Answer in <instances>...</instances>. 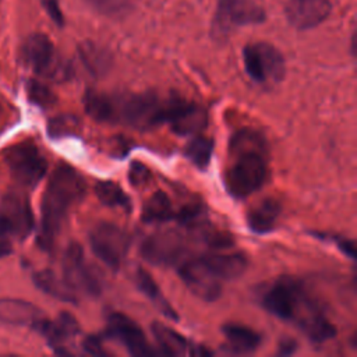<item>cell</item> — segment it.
Masks as SVG:
<instances>
[{"label":"cell","mask_w":357,"mask_h":357,"mask_svg":"<svg viewBox=\"0 0 357 357\" xmlns=\"http://www.w3.org/2000/svg\"><path fill=\"white\" fill-rule=\"evenodd\" d=\"M174 99L176 95L162 96L155 92L107 93L88 89L84 95V107L96 121L149 130L167 123Z\"/></svg>","instance_id":"6da1fadb"},{"label":"cell","mask_w":357,"mask_h":357,"mask_svg":"<svg viewBox=\"0 0 357 357\" xmlns=\"http://www.w3.org/2000/svg\"><path fill=\"white\" fill-rule=\"evenodd\" d=\"M259 303L269 314L293 322L314 343L336 336V326L310 297L303 283L291 276H280L269 283L262 290Z\"/></svg>","instance_id":"7a4b0ae2"},{"label":"cell","mask_w":357,"mask_h":357,"mask_svg":"<svg viewBox=\"0 0 357 357\" xmlns=\"http://www.w3.org/2000/svg\"><path fill=\"white\" fill-rule=\"evenodd\" d=\"M268 177L269 155L265 138L250 128L233 134L223 177L227 192L237 199L247 198L264 187Z\"/></svg>","instance_id":"3957f363"},{"label":"cell","mask_w":357,"mask_h":357,"mask_svg":"<svg viewBox=\"0 0 357 357\" xmlns=\"http://www.w3.org/2000/svg\"><path fill=\"white\" fill-rule=\"evenodd\" d=\"M86 192L84 177L70 165L60 163L52 173L43 198L42 216L38 243L42 248L53 247L70 211L75 206Z\"/></svg>","instance_id":"277c9868"},{"label":"cell","mask_w":357,"mask_h":357,"mask_svg":"<svg viewBox=\"0 0 357 357\" xmlns=\"http://www.w3.org/2000/svg\"><path fill=\"white\" fill-rule=\"evenodd\" d=\"M25 64L36 74L54 81H66L73 75L71 64L56 50L45 33L29 35L21 49Z\"/></svg>","instance_id":"5b68a950"},{"label":"cell","mask_w":357,"mask_h":357,"mask_svg":"<svg viewBox=\"0 0 357 357\" xmlns=\"http://www.w3.org/2000/svg\"><path fill=\"white\" fill-rule=\"evenodd\" d=\"M191 251L190 234L177 229L160 230L149 234L139 247L142 258L158 266H177Z\"/></svg>","instance_id":"8992f818"},{"label":"cell","mask_w":357,"mask_h":357,"mask_svg":"<svg viewBox=\"0 0 357 357\" xmlns=\"http://www.w3.org/2000/svg\"><path fill=\"white\" fill-rule=\"evenodd\" d=\"M243 63L248 77L262 85L280 82L286 73L282 53L266 42L248 43L243 47Z\"/></svg>","instance_id":"52a82bcc"},{"label":"cell","mask_w":357,"mask_h":357,"mask_svg":"<svg viewBox=\"0 0 357 357\" xmlns=\"http://www.w3.org/2000/svg\"><path fill=\"white\" fill-rule=\"evenodd\" d=\"M265 20V10L254 0H219L211 33L215 39L222 40L233 28L262 24Z\"/></svg>","instance_id":"ba28073f"},{"label":"cell","mask_w":357,"mask_h":357,"mask_svg":"<svg viewBox=\"0 0 357 357\" xmlns=\"http://www.w3.org/2000/svg\"><path fill=\"white\" fill-rule=\"evenodd\" d=\"M92 252L110 269H119L131 247L130 234L116 223L100 222L89 231Z\"/></svg>","instance_id":"9c48e42d"},{"label":"cell","mask_w":357,"mask_h":357,"mask_svg":"<svg viewBox=\"0 0 357 357\" xmlns=\"http://www.w3.org/2000/svg\"><path fill=\"white\" fill-rule=\"evenodd\" d=\"M11 177L22 187H35L47 172V160L32 142L11 145L4 153Z\"/></svg>","instance_id":"30bf717a"},{"label":"cell","mask_w":357,"mask_h":357,"mask_svg":"<svg viewBox=\"0 0 357 357\" xmlns=\"http://www.w3.org/2000/svg\"><path fill=\"white\" fill-rule=\"evenodd\" d=\"M202 209L198 204L176 206L170 197L159 190L146 198L142 205L141 219L145 223H166L176 220L185 227H191L201 222Z\"/></svg>","instance_id":"8fae6325"},{"label":"cell","mask_w":357,"mask_h":357,"mask_svg":"<svg viewBox=\"0 0 357 357\" xmlns=\"http://www.w3.org/2000/svg\"><path fill=\"white\" fill-rule=\"evenodd\" d=\"M177 272L187 286V289L198 298L204 301H215L220 297L223 290V282L212 271L205 258L188 257L177 265Z\"/></svg>","instance_id":"7c38bea8"},{"label":"cell","mask_w":357,"mask_h":357,"mask_svg":"<svg viewBox=\"0 0 357 357\" xmlns=\"http://www.w3.org/2000/svg\"><path fill=\"white\" fill-rule=\"evenodd\" d=\"M63 279L75 291L88 296H99L103 290L102 280L86 262L79 244L71 243L63 255Z\"/></svg>","instance_id":"4fadbf2b"},{"label":"cell","mask_w":357,"mask_h":357,"mask_svg":"<svg viewBox=\"0 0 357 357\" xmlns=\"http://www.w3.org/2000/svg\"><path fill=\"white\" fill-rule=\"evenodd\" d=\"M103 336L121 343L131 356H155L159 353L151 346L141 326L123 312H109Z\"/></svg>","instance_id":"5bb4252c"},{"label":"cell","mask_w":357,"mask_h":357,"mask_svg":"<svg viewBox=\"0 0 357 357\" xmlns=\"http://www.w3.org/2000/svg\"><path fill=\"white\" fill-rule=\"evenodd\" d=\"M0 218L7 225L13 238L24 240L33 227V213L29 199L18 191H11L1 199Z\"/></svg>","instance_id":"9a60e30c"},{"label":"cell","mask_w":357,"mask_h":357,"mask_svg":"<svg viewBox=\"0 0 357 357\" xmlns=\"http://www.w3.org/2000/svg\"><path fill=\"white\" fill-rule=\"evenodd\" d=\"M167 124L178 135H197L206 128L208 113L202 106L176 96Z\"/></svg>","instance_id":"2e32d148"},{"label":"cell","mask_w":357,"mask_h":357,"mask_svg":"<svg viewBox=\"0 0 357 357\" xmlns=\"http://www.w3.org/2000/svg\"><path fill=\"white\" fill-rule=\"evenodd\" d=\"M331 10L329 0H287L284 14L294 28L305 31L322 24Z\"/></svg>","instance_id":"e0dca14e"},{"label":"cell","mask_w":357,"mask_h":357,"mask_svg":"<svg viewBox=\"0 0 357 357\" xmlns=\"http://www.w3.org/2000/svg\"><path fill=\"white\" fill-rule=\"evenodd\" d=\"M39 331L47 340L49 346L57 354H70L68 344L79 333L78 321L68 312L59 314L54 319L47 321L46 318L38 325Z\"/></svg>","instance_id":"ac0fdd59"},{"label":"cell","mask_w":357,"mask_h":357,"mask_svg":"<svg viewBox=\"0 0 357 357\" xmlns=\"http://www.w3.org/2000/svg\"><path fill=\"white\" fill-rule=\"evenodd\" d=\"M152 333L160 347V353L170 354V356H202V354H211V351L199 344L192 343L190 339L183 336L180 332L174 331L173 328L160 324L153 322Z\"/></svg>","instance_id":"d6986e66"},{"label":"cell","mask_w":357,"mask_h":357,"mask_svg":"<svg viewBox=\"0 0 357 357\" xmlns=\"http://www.w3.org/2000/svg\"><path fill=\"white\" fill-rule=\"evenodd\" d=\"M45 319L43 312L33 304L17 298H0V324L7 326H31Z\"/></svg>","instance_id":"ffe728a7"},{"label":"cell","mask_w":357,"mask_h":357,"mask_svg":"<svg viewBox=\"0 0 357 357\" xmlns=\"http://www.w3.org/2000/svg\"><path fill=\"white\" fill-rule=\"evenodd\" d=\"M280 204L275 198H264L252 205L245 216L248 229L255 234H266L275 230L279 216Z\"/></svg>","instance_id":"44dd1931"},{"label":"cell","mask_w":357,"mask_h":357,"mask_svg":"<svg viewBox=\"0 0 357 357\" xmlns=\"http://www.w3.org/2000/svg\"><path fill=\"white\" fill-rule=\"evenodd\" d=\"M202 257L222 282L237 279L247 268V258L243 252H223V250H212L209 252H204Z\"/></svg>","instance_id":"7402d4cb"},{"label":"cell","mask_w":357,"mask_h":357,"mask_svg":"<svg viewBox=\"0 0 357 357\" xmlns=\"http://www.w3.org/2000/svg\"><path fill=\"white\" fill-rule=\"evenodd\" d=\"M222 333L226 339L225 347L237 354L252 353L262 342V337L257 331L241 324H225L222 326Z\"/></svg>","instance_id":"603a6c76"},{"label":"cell","mask_w":357,"mask_h":357,"mask_svg":"<svg viewBox=\"0 0 357 357\" xmlns=\"http://www.w3.org/2000/svg\"><path fill=\"white\" fill-rule=\"evenodd\" d=\"M132 280H134L135 287L153 304V307L160 314H163L166 318H169L172 321H178V315H177L176 310L170 305L169 300L165 297V294L162 293L158 283L144 268L138 266L135 269V272L132 273Z\"/></svg>","instance_id":"cb8c5ba5"},{"label":"cell","mask_w":357,"mask_h":357,"mask_svg":"<svg viewBox=\"0 0 357 357\" xmlns=\"http://www.w3.org/2000/svg\"><path fill=\"white\" fill-rule=\"evenodd\" d=\"M78 56L86 71L93 77H103L112 68V53L106 47L98 45L96 42L85 40L79 43Z\"/></svg>","instance_id":"d4e9b609"},{"label":"cell","mask_w":357,"mask_h":357,"mask_svg":"<svg viewBox=\"0 0 357 357\" xmlns=\"http://www.w3.org/2000/svg\"><path fill=\"white\" fill-rule=\"evenodd\" d=\"M33 282L43 293L57 300H61L64 303H73V304L78 301L77 293L66 283L63 276L61 278L57 276L50 269H43L36 272L33 275Z\"/></svg>","instance_id":"484cf974"},{"label":"cell","mask_w":357,"mask_h":357,"mask_svg":"<svg viewBox=\"0 0 357 357\" xmlns=\"http://www.w3.org/2000/svg\"><path fill=\"white\" fill-rule=\"evenodd\" d=\"M95 195L98 199L110 208H121V209H131V199L130 197L123 191V188L112 180H102L96 181L95 184Z\"/></svg>","instance_id":"4316f807"},{"label":"cell","mask_w":357,"mask_h":357,"mask_svg":"<svg viewBox=\"0 0 357 357\" xmlns=\"http://www.w3.org/2000/svg\"><path fill=\"white\" fill-rule=\"evenodd\" d=\"M213 153V141L197 134L184 148L185 158L198 169H206Z\"/></svg>","instance_id":"83f0119b"},{"label":"cell","mask_w":357,"mask_h":357,"mask_svg":"<svg viewBox=\"0 0 357 357\" xmlns=\"http://www.w3.org/2000/svg\"><path fill=\"white\" fill-rule=\"evenodd\" d=\"M98 14L109 18H121L132 11V0H84Z\"/></svg>","instance_id":"f1b7e54d"},{"label":"cell","mask_w":357,"mask_h":357,"mask_svg":"<svg viewBox=\"0 0 357 357\" xmlns=\"http://www.w3.org/2000/svg\"><path fill=\"white\" fill-rule=\"evenodd\" d=\"M79 121L77 117L71 114H63L52 119L47 126L49 135L53 138H61L67 135H73L78 131Z\"/></svg>","instance_id":"f546056e"},{"label":"cell","mask_w":357,"mask_h":357,"mask_svg":"<svg viewBox=\"0 0 357 357\" xmlns=\"http://www.w3.org/2000/svg\"><path fill=\"white\" fill-rule=\"evenodd\" d=\"M26 92L31 102H33L40 107H50L56 103L54 93L49 89V86L42 84L40 81L31 79L26 85Z\"/></svg>","instance_id":"4dcf8cb0"},{"label":"cell","mask_w":357,"mask_h":357,"mask_svg":"<svg viewBox=\"0 0 357 357\" xmlns=\"http://www.w3.org/2000/svg\"><path fill=\"white\" fill-rule=\"evenodd\" d=\"M128 178L131 185L135 187H141L144 184H146L151 178V173L148 170V167L139 162H132L130 166V172H128Z\"/></svg>","instance_id":"1f68e13d"},{"label":"cell","mask_w":357,"mask_h":357,"mask_svg":"<svg viewBox=\"0 0 357 357\" xmlns=\"http://www.w3.org/2000/svg\"><path fill=\"white\" fill-rule=\"evenodd\" d=\"M103 335H88L82 340V349L88 354H95V356H103L107 354V351L103 347Z\"/></svg>","instance_id":"d6a6232c"},{"label":"cell","mask_w":357,"mask_h":357,"mask_svg":"<svg viewBox=\"0 0 357 357\" xmlns=\"http://www.w3.org/2000/svg\"><path fill=\"white\" fill-rule=\"evenodd\" d=\"M315 237H321V238H326V240H331V241H333L336 245H337V248L346 255V257H349V258H351V259H354V255H356V247H354V243L351 241V240H349V238H340V237H337V236H333V234H331V236H326V234H318V233H312Z\"/></svg>","instance_id":"836d02e7"},{"label":"cell","mask_w":357,"mask_h":357,"mask_svg":"<svg viewBox=\"0 0 357 357\" xmlns=\"http://www.w3.org/2000/svg\"><path fill=\"white\" fill-rule=\"evenodd\" d=\"M13 236L4 223V220L0 218V258L8 255L13 250Z\"/></svg>","instance_id":"e575fe53"},{"label":"cell","mask_w":357,"mask_h":357,"mask_svg":"<svg viewBox=\"0 0 357 357\" xmlns=\"http://www.w3.org/2000/svg\"><path fill=\"white\" fill-rule=\"evenodd\" d=\"M42 4L46 10V13L49 14V17L54 21V24H57L59 26L64 25V17L63 13L60 10L59 6V0H42Z\"/></svg>","instance_id":"d590c367"},{"label":"cell","mask_w":357,"mask_h":357,"mask_svg":"<svg viewBox=\"0 0 357 357\" xmlns=\"http://www.w3.org/2000/svg\"><path fill=\"white\" fill-rule=\"evenodd\" d=\"M297 344L296 342L293 340H284V342H280V346H279V354H291L294 350H296Z\"/></svg>","instance_id":"8d00e7d4"},{"label":"cell","mask_w":357,"mask_h":357,"mask_svg":"<svg viewBox=\"0 0 357 357\" xmlns=\"http://www.w3.org/2000/svg\"><path fill=\"white\" fill-rule=\"evenodd\" d=\"M0 113H1V106H0Z\"/></svg>","instance_id":"74e56055"}]
</instances>
